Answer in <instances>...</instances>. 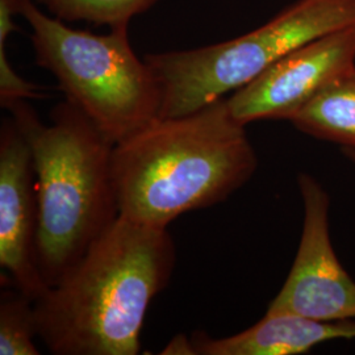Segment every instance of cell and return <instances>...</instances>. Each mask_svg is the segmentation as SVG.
Returning <instances> with one entry per match:
<instances>
[{
	"instance_id": "9c48e42d",
	"label": "cell",
	"mask_w": 355,
	"mask_h": 355,
	"mask_svg": "<svg viewBox=\"0 0 355 355\" xmlns=\"http://www.w3.org/2000/svg\"><path fill=\"white\" fill-rule=\"evenodd\" d=\"M355 340V320L320 321L290 312L268 313L253 327L225 338L193 333V355H300L321 343Z\"/></svg>"
},
{
	"instance_id": "52a82bcc",
	"label": "cell",
	"mask_w": 355,
	"mask_h": 355,
	"mask_svg": "<svg viewBox=\"0 0 355 355\" xmlns=\"http://www.w3.org/2000/svg\"><path fill=\"white\" fill-rule=\"evenodd\" d=\"M355 69V26L316 38L282 57L250 83L227 98L243 125L259 120H287Z\"/></svg>"
},
{
	"instance_id": "6da1fadb",
	"label": "cell",
	"mask_w": 355,
	"mask_h": 355,
	"mask_svg": "<svg viewBox=\"0 0 355 355\" xmlns=\"http://www.w3.org/2000/svg\"><path fill=\"white\" fill-rule=\"evenodd\" d=\"M175 261L167 228L119 216L35 300L38 338L55 355L139 354L146 312Z\"/></svg>"
},
{
	"instance_id": "277c9868",
	"label": "cell",
	"mask_w": 355,
	"mask_h": 355,
	"mask_svg": "<svg viewBox=\"0 0 355 355\" xmlns=\"http://www.w3.org/2000/svg\"><path fill=\"white\" fill-rule=\"evenodd\" d=\"M16 7L32 28L38 66L51 71L66 101L76 104L108 140H125L159 117V83L133 51L128 26L92 35L42 12L35 0H16Z\"/></svg>"
},
{
	"instance_id": "8992f818",
	"label": "cell",
	"mask_w": 355,
	"mask_h": 355,
	"mask_svg": "<svg viewBox=\"0 0 355 355\" xmlns=\"http://www.w3.org/2000/svg\"><path fill=\"white\" fill-rule=\"evenodd\" d=\"M297 184L304 208L302 239L290 274L267 312L320 321L355 320V282L330 241L329 195L308 173L299 174Z\"/></svg>"
},
{
	"instance_id": "5bb4252c",
	"label": "cell",
	"mask_w": 355,
	"mask_h": 355,
	"mask_svg": "<svg viewBox=\"0 0 355 355\" xmlns=\"http://www.w3.org/2000/svg\"><path fill=\"white\" fill-rule=\"evenodd\" d=\"M162 354L193 355L191 338L189 340L184 336H178L175 338H173V341L166 346Z\"/></svg>"
},
{
	"instance_id": "7c38bea8",
	"label": "cell",
	"mask_w": 355,
	"mask_h": 355,
	"mask_svg": "<svg viewBox=\"0 0 355 355\" xmlns=\"http://www.w3.org/2000/svg\"><path fill=\"white\" fill-rule=\"evenodd\" d=\"M38 6L64 21H89L111 29L129 26L158 0H35Z\"/></svg>"
},
{
	"instance_id": "5b68a950",
	"label": "cell",
	"mask_w": 355,
	"mask_h": 355,
	"mask_svg": "<svg viewBox=\"0 0 355 355\" xmlns=\"http://www.w3.org/2000/svg\"><path fill=\"white\" fill-rule=\"evenodd\" d=\"M355 26V0H297L240 37L191 51L145 55L157 78L159 117H177L224 99L282 57L343 28Z\"/></svg>"
},
{
	"instance_id": "3957f363",
	"label": "cell",
	"mask_w": 355,
	"mask_h": 355,
	"mask_svg": "<svg viewBox=\"0 0 355 355\" xmlns=\"http://www.w3.org/2000/svg\"><path fill=\"white\" fill-rule=\"evenodd\" d=\"M7 110L29 142L36 170V261L51 288L120 216L114 144L76 104L60 103L49 125L24 101Z\"/></svg>"
},
{
	"instance_id": "30bf717a",
	"label": "cell",
	"mask_w": 355,
	"mask_h": 355,
	"mask_svg": "<svg viewBox=\"0 0 355 355\" xmlns=\"http://www.w3.org/2000/svg\"><path fill=\"white\" fill-rule=\"evenodd\" d=\"M290 123L318 140L355 148V69L320 92Z\"/></svg>"
},
{
	"instance_id": "4fadbf2b",
	"label": "cell",
	"mask_w": 355,
	"mask_h": 355,
	"mask_svg": "<svg viewBox=\"0 0 355 355\" xmlns=\"http://www.w3.org/2000/svg\"><path fill=\"white\" fill-rule=\"evenodd\" d=\"M15 15H17L16 0H0V103L3 108L26 99L44 96L38 86L16 73L7 57V40L17 29L13 23Z\"/></svg>"
},
{
	"instance_id": "7a4b0ae2",
	"label": "cell",
	"mask_w": 355,
	"mask_h": 355,
	"mask_svg": "<svg viewBox=\"0 0 355 355\" xmlns=\"http://www.w3.org/2000/svg\"><path fill=\"white\" fill-rule=\"evenodd\" d=\"M245 128L224 98L192 114L158 117L114 144L120 215L167 228L179 216L225 202L258 167Z\"/></svg>"
},
{
	"instance_id": "9a60e30c",
	"label": "cell",
	"mask_w": 355,
	"mask_h": 355,
	"mask_svg": "<svg viewBox=\"0 0 355 355\" xmlns=\"http://www.w3.org/2000/svg\"><path fill=\"white\" fill-rule=\"evenodd\" d=\"M343 154L347 158V161L355 165V148H343Z\"/></svg>"
},
{
	"instance_id": "8fae6325",
	"label": "cell",
	"mask_w": 355,
	"mask_h": 355,
	"mask_svg": "<svg viewBox=\"0 0 355 355\" xmlns=\"http://www.w3.org/2000/svg\"><path fill=\"white\" fill-rule=\"evenodd\" d=\"M35 300L6 284L0 297V355H38Z\"/></svg>"
},
{
	"instance_id": "ba28073f",
	"label": "cell",
	"mask_w": 355,
	"mask_h": 355,
	"mask_svg": "<svg viewBox=\"0 0 355 355\" xmlns=\"http://www.w3.org/2000/svg\"><path fill=\"white\" fill-rule=\"evenodd\" d=\"M38 199L33 153L13 117L0 129V266L6 283L37 300L49 288L38 270Z\"/></svg>"
}]
</instances>
